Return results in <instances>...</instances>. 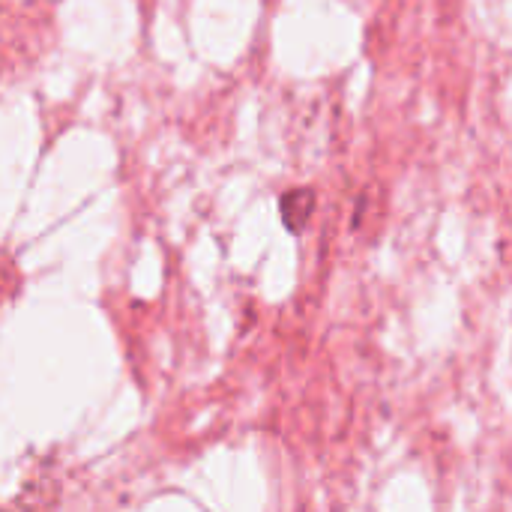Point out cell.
Listing matches in <instances>:
<instances>
[{"mask_svg": "<svg viewBox=\"0 0 512 512\" xmlns=\"http://www.w3.org/2000/svg\"><path fill=\"white\" fill-rule=\"evenodd\" d=\"M279 210H282V222L288 231L300 234L306 228V222L312 219V210H315V192L312 189H291L282 195L279 201Z\"/></svg>", "mask_w": 512, "mask_h": 512, "instance_id": "1", "label": "cell"}]
</instances>
